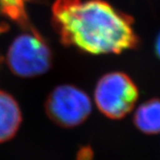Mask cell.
I'll list each match as a JSON object with an SVG mask.
<instances>
[{"instance_id": "1", "label": "cell", "mask_w": 160, "mask_h": 160, "mask_svg": "<svg viewBox=\"0 0 160 160\" xmlns=\"http://www.w3.org/2000/svg\"><path fill=\"white\" fill-rule=\"evenodd\" d=\"M52 23L63 46L86 53H120L138 45L132 17L104 0H54Z\"/></svg>"}, {"instance_id": "2", "label": "cell", "mask_w": 160, "mask_h": 160, "mask_svg": "<svg viewBox=\"0 0 160 160\" xmlns=\"http://www.w3.org/2000/svg\"><path fill=\"white\" fill-rule=\"evenodd\" d=\"M12 42L6 54L9 69L22 78H34L51 68L52 52L46 40L35 29H23Z\"/></svg>"}, {"instance_id": "3", "label": "cell", "mask_w": 160, "mask_h": 160, "mask_svg": "<svg viewBox=\"0 0 160 160\" xmlns=\"http://www.w3.org/2000/svg\"><path fill=\"white\" fill-rule=\"evenodd\" d=\"M139 92L127 75L115 71L102 76L94 89V101L98 109L107 118L120 119L133 109Z\"/></svg>"}, {"instance_id": "4", "label": "cell", "mask_w": 160, "mask_h": 160, "mask_svg": "<svg viewBox=\"0 0 160 160\" xmlns=\"http://www.w3.org/2000/svg\"><path fill=\"white\" fill-rule=\"evenodd\" d=\"M92 111L89 96L72 85H61L49 93L46 102V112L56 125L66 128L84 123Z\"/></svg>"}, {"instance_id": "5", "label": "cell", "mask_w": 160, "mask_h": 160, "mask_svg": "<svg viewBox=\"0 0 160 160\" xmlns=\"http://www.w3.org/2000/svg\"><path fill=\"white\" fill-rule=\"evenodd\" d=\"M22 111L16 100L0 90V143L13 137L22 124Z\"/></svg>"}, {"instance_id": "6", "label": "cell", "mask_w": 160, "mask_h": 160, "mask_svg": "<svg viewBox=\"0 0 160 160\" xmlns=\"http://www.w3.org/2000/svg\"><path fill=\"white\" fill-rule=\"evenodd\" d=\"M133 121L138 129L145 133L160 132V100L152 99L142 103L136 110Z\"/></svg>"}, {"instance_id": "7", "label": "cell", "mask_w": 160, "mask_h": 160, "mask_svg": "<svg viewBox=\"0 0 160 160\" xmlns=\"http://www.w3.org/2000/svg\"><path fill=\"white\" fill-rule=\"evenodd\" d=\"M28 0H0V14L17 23L22 29L33 28L27 12Z\"/></svg>"}, {"instance_id": "8", "label": "cell", "mask_w": 160, "mask_h": 160, "mask_svg": "<svg viewBox=\"0 0 160 160\" xmlns=\"http://www.w3.org/2000/svg\"><path fill=\"white\" fill-rule=\"evenodd\" d=\"M156 52L157 54L158 55V57L160 58V33L158 36L157 38V40H156Z\"/></svg>"}]
</instances>
